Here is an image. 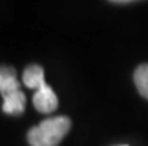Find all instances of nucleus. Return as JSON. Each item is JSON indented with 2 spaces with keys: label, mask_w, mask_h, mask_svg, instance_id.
<instances>
[{
  "label": "nucleus",
  "mask_w": 148,
  "mask_h": 146,
  "mask_svg": "<svg viewBox=\"0 0 148 146\" xmlns=\"http://www.w3.org/2000/svg\"><path fill=\"white\" fill-rule=\"evenodd\" d=\"M71 119L67 116L48 118L30 128L27 133V142L30 146H57L64 139V136L71 130Z\"/></svg>",
  "instance_id": "nucleus-1"
},
{
  "label": "nucleus",
  "mask_w": 148,
  "mask_h": 146,
  "mask_svg": "<svg viewBox=\"0 0 148 146\" xmlns=\"http://www.w3.org/2000/svg\"><path fill=\"white\" fill-rule=\"evenodd\" d=\"M123 146H126V145H123Z\"/></svg>",
  "instance_id": "nucleus-8"
},
{
  "label": "nucleus",
  "mask_w": 148,
  "mask_h": 146,
  "mask_svg": "<svg viewBox=\"0 0 148 146\" xmlns=\"http://www.w3.org/2000/svg\"><path fill=\"white\" fill-rule=\"evenodd\" d=\"M133 81L139 94L148 100V63L141 64L133 73Z\"/></svg>",
  "instance_id": "nucleus-6"
},
{
  "label": "nucleus",
  "mask_w": 148,
  "mask_h": 146,
  "mask_svg": "<svg viewBox=\"0 0 148 146\" xmlns=\"http://www.w3.org/2000/svg\"><path fill=\"white\" fill-rule=\"evenodd\" d=\"M109 2H114V3H130V2H135V0H109Z\"/></svg>",
  "instance_id": "nucleus-7"
},
{
  "label": "nucleus",
  "mask_w": 148,
  "mask_h": 146,
  "mask_svg": "<svg viewBox=\"0 0 148 146\" xmlns=\"http://www.w3.org/2000/svg\"><path fill=\"white\" fill-rule=\"evenodd\" d=\"M23 82L30 90H38L45 84V73L43 69L38 64H30L23 72Z\"/></svg>",
  "instance_id": "nucleus-5"
},
{
  "label": "nucleus",
  "mask_w": 148,
  "mask_h": 146,
  "mask_svg": "<svg viewBox=\"0 0 148 146\" xmlns=\"http://www.w3.org/2000/svg\"><path fill=\"white\" fill-rule=\"evenodd\" d=\"M21 91L20 81L16 78V70L11 66H0V94L2 97Z\"/></svg>",
  "instance_id": "nucleus-3"
},
{
  "label": "nucleus",
  "mask_w": 148,
  "mask_h": 146,
  "mask_svg": "<svg viewBox=\"0 0 148 146\" xmlns=\"http://www.w3.org/2000/svg\"><path fill=\"white\" fill-rule=\"evenodd\" d=\"M3 112L6 115H21L25 109V94L16 91L3 97Z\"/></svg>",
  "instance_id": "nucleus-4"
},
{
  "label": "nucleus",
  "mask_w": 148,
  "mask_h": 146,
  "mask_svg": "<svg viewBox=\"0 0 148 146\" xmlns=\"http://www.w3.org/2000/svg\"><path fill=\"white\" fill-rule=\"evenodd\" d=\"M33 106L36 107L40 113H51L54 112L58 106V98L53 88L45 82L40 88L36 90L33 96Z\"/></svg>",
  "instance_id": "nucleus-2"
}]
</instances>
